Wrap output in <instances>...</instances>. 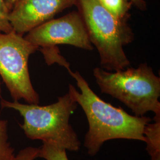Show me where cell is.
<instances>
[{"instance_id":"10","label":"cell","mask_w":160,"mask_h":160,"mask_svg":"<svg viewBox=\"0 0 160 160\" xmlns=\"http://www.w3.org/2000/svg\"><path fill=\"white\" fill-rule=\"evenodd\" d=\"M7 125V120L0 118V160H14L16 158L14 149L8 142Z\"/></svg>"},{"instance_id":"12","label":"cell","mask_w":160,"mask_h":160,"mask_svg":"<svg viewBox=\"0 0 160 160\" xmlns=\"http://www.w3.org/2000/svg\"><path fill=\"white\" fill-rule=\"evenodd\" d=\"M10 11L7 8L4 0H0V32L10 33L13 30L8 20Z\"/></svg>"},{"instance_id":"9","label":"cell","mask_w":160,"mask_h":160,"mask_svg":"<svg viewBox=\"0 0 160 160\" xmlns=\"http://www.w3.org/2000/svg\"><path fill=\"white\" fill-rule=\"evenodd\" d=\"M103 7L115 18L128 20L129 11L132 5L128 0H100Z\"/></svg>"},{"instance_id":"2","label":"cell","mask_w":160,"mask_h":160,"mask_svg":"<svg viewBox=\"0 0 160 160\" xmlns=\"http://www.w3.org/2000/svg\"><path fill=\"white\" fill-rule=\"evenodd\" d=\"M0 104L2 109H14L23 117V123L19 125L30 139L53 143L71 152L80 150V139L69 123L71 115L78 104L69 92L48 106L22 104L2 98Z\"/></svg>"},{"instance_id":"1","label":"cell","mask_w":160,"mask_h":160,"mask_svg":"<svg viewBox=\"0 0 160 160\" xmlns=\"http://www.w3.org/2000/svg\"><path fill=\"white\" fill-rule=\"evenodd\" d=\"M69 73L76 81L80 92L69 84L68 92L80 105L88 122L84 146L90 156H95L103 143L109 140L123 139L145 142L144 129L152 119L146 116H132L120 107L104 102L90 87L78 71Z\"/></svg>"},{"instance_id":"15","label":"cell","mask_w":160,"mask_h":160,"mask_svg":"<svg viewBox=\"0 0 160 160\" xmlns=\"http://www.w3.org/2000/svg\"><path fill=\"white\" fill-rule=\"evenodd\" d=\"M4 1L5 2L7 8L10 12L13 7L14 3L16 2V0H4Z\"/></svg>"},{"instance_id":"5","label":"cell","mask_w":160,"mask_h":160,"mask_svg":"<svg viewBox=\"0 0 160 160\" xmlns=\"http://www.w3.org/2000/svg\"><path fill=\"white\" fill-rule=\"evenodd\" d=\"M39 49L14 30L0 32V76L14 101L23 99L28 104L39 103L28 68L29 57Z\"/></svg>"},{"instance_id":"14","label":"cell","mask_w":160,"mask_h":160,"mask_svg":"<svg viewBox=\"0 0 160 160\" xmlns=\"http://www.w3.org/2000/svg\"><path fill=\"white\" fill-rule=\"evenodd\" d=\"M130 1L132 4H134L135 6L138 9L144 11L147 9V4L145 0H128Z\"/></svg>"},{"instance_id":"11","label":"cell","mask_w":160,"mask_h":160,"mask_svg":"<svg viewBox=\"0 0 160 160\" xmlns=\"http://www.w3.org/2000/svg\"><path fill=\"white\" fill-rule=\"evenodd\" d=\"M67 150L53 143L43 142L39 148L38 158L46 160H69Z\"/></svg>"},{"instance_id":"13","label":"cell","mask_w":160,"mask_h":160,"mask_svg":"<svg viewBox=\"0 0 160 160\" xmlns=\"http://www.w3.org/2000/svg\"><path fill=\"white\" fill-rule=\"evenodd\" d=\"M39 148L28 147L19 151L14 160H34L38 158Z\"/></svg>"},{"instance_id":"6","label":"cell","mask_w":160,"mask_h":160,"mask_svg":"<svg viewBox=\"0 0 160 160\" xmlns=\"http://www.w3.org/2000/svg\"><path fill=\"white\" fill-rule=\"evenodd\" d=\"M24 38L43 50L54 49L58 45H69L87 51L93 49L78 11L40 24L31 30Z\"/></svg>"},{"instance_id":"8","label":"cell","mask_w":160,"mask_h":160,"mask_svg":"<svg viewBox=\"0 0 160 160\" xmlns=\"http://www.w3.org/2000/svg\"><path fill=\"white\" fill-rule=\"evenodd\" d=\"M152 120L145 127V142L151 160H160V116H155Z\"/></svg>"},{"instance_id":"16","label":"cell","mask_w":160,"mask_h":160,"mask_svg":"<svg viewBox=\"0 0 160 160\" xmlns=\"http://www.w3.org/2000/svg\"><path fill=\"white\" fill-rule=\"evenodd\" d=\"M0 98H2V90H1V83L0 81Z\"/></svg>"},{"instance_id":"7","label":"cell","mask_w":160,"mask_h":160,"mask_svg":"<svg viewBox=\"0 0 160 160\" xmlns=\"http://www.w3.org/2000/svg\"><path fill=\"white\" fill-rule=\"evenodd\" d=\"M77 2V0H16L8 20L13 30L23 36Z\"/></svg>"},{"instance_id":"4","label":"cell","mask_w":160,"mask_h":160,"mask_svg":"<svg viewBox=\"0 0 160 160\" xmlns=\"http://www.w3.org/2000/svg\"><path fill=\"white\" fill-rule=\"evenodd\" d=\"M93 75L102 93L119 100L135 116H143L149 112L160 116V77L147 63L114 72L97 67Z\"/></svg>"},{"instance_id":"3","label":"cell","mask_w":160,"mask_h":160,"mask_svg":"<svg viewBox=\"0 0 160 160\" xmlns=\"http://www.w3.org/2000/svg\"><path fill=\"white\" fill-rule=\"evenodd\" d=\"M76 6L90 41L98 52L102 67L114 71L128 68L130 61L123 46L131 43L134 34L128 20L115 18L100 0H77Z\"/></svg>"}]
</instances>
